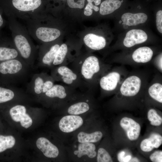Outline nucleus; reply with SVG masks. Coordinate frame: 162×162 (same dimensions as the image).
Returning <instances> with one entry per match:
<instances>
[{
  "instance_id": "dca6fc26",
  "label": "nucleus",
  "mask_w": 162,
  "mask_h": 162,
  "mask_svg": "<svg viewBox=\"0 0 162 162\" xmlns=\"http://www.w3.org/2000/svg\"><path fill=\"white\" fill-rule=\"evenodd\" d=\"M120 75L116 72H112L103 76L99 81V84L103 90L110 91L114 90L119 81Z\"/></svg>"
},
{
  "instance_id": "6ab92c4d",
  "label": "nucleus",
  "mask_w": 162,
  "mask_h": 162,
  "mask_svg": "<svg viewBox=\"0 0 162 162\" xmlns=\"http://www.w3.org/2000/svg\"><path fill=\"white\" fill-rule=\"evenodd\" d=\"M153 53L152 50L150 48L142 47L138 48L134 52L132 58L136 62L146 63L151 59Z\"/></svg>"
},
{
  "instance_id": "20e7f679",
  "label": "nucleus",
  "mask_w": 162,
  "mask_h": 162,
  "mask_svg": "<svg viewBox=\"0 0 162 162\" xmlns=\"http://www.w3.org/2000/svg\"><path fill=\"white\" fill-rule=\"evenodd\" d=\"M26 28L31 37L37 42L46 43L57 39L61 32L58 29L44 25L39 18L26 20Z\"/></svg>"
},
{
  "instance_id": "a18cd8bd",
  "label": "nucleus",
  "mask_w": 162,
  "mask_h": 162,
  "mask_svg": "<svg viewBox=\"0 0 162 162\" xmlns=\"http://www.w3.org/2000/svg\"></svg>"
},
{
  "instance_id": "a878e982",
  "label": "nucleus",
  "mask_w": 162,
  "mask_h": 162,
  "mask_svg": "<svg viewBox=\"0 0 162 162\" xmlns=\"http://www.w3.org/2000/svg\"><path fill=\"white\" fill-rule=\"evenodd\" d=\"M148 92L150 96L153 99L162 103V85L160 83H155L148 88Z\"/></svg>"
},
{
  "instance_id": "58836bf2",
  "label": "nucleus",
  "mask_w": 162,
  "mask_h": 162,
  "mask_svg": "<svg viewBox=\"0 0 162 162\" xmlns=\"http://www.w3.org/2000/svg\"><path fill=\"white\" fill-rule=\"evenodd\" d=\"M88 2L93 3L95 5L97 6L100 4L101 3V0H87Z\"/></svg>"
},
{
  "instance_id": "393cba45",
  "label": "nucleus",
  "mask_w": 162,
  "mask_h": 162,
  "mask_svg": "<svg viewBox=\"0 0 162 162\" xmlns=\"http://www.w3.org/2000/svg\"><path fill=\"white\" fill-rule=\"evenodd\" d=\"M88 100L86 102L80 101L74 103L68 108V113L71 115H78L88 111L90 106Z\"/></svg>"
},
{
  "instance_id": "aec40b11",
  "label": "nucleus",
  "mask_w": 162,
  "mask_h": 162,
  "mask_svg": "<svg viewBox=\"0 0 162 162\" xmlns=\"http://www.w3.org/2000/svg\"><path fill=\"white\" fill-rule=\"evenodd\" d=\"M21 58L14 44L8 46H0V61Z\"/></svg>"
},
{
  "instance_id": "f03ea898",
  "label": "nucleus",
  "mask_w": 162,
  "mask_h": 162,
  "mask_svg": "<svg viewBox=\"0 0 162 162\" xmlns=\"http://www.w3.org/2000/svg\"><path fill=\"white\" fill-rule=\"evenodd\" d=\"M41 0H10L8 8L10 17L25 20L43 17L41 11Z\"/></svg>"
},
{
  "instance_id": "4468645a",
  "label": "nucleus",
  "mask_w": 162,
  "mask_h": 162,
  "mask_svg": "<svg viewBox=\"0 0 162 162\" xmlns=\"http://www.w3.org/2000/svg\"><path fill=\"white\" fill-rule=\"evenodd\" d=\"M75 89L65 84H54L45 94L49 98H57L60 99H64L67 98L68 94L74 92Z\"/></svg>"
},
{
  "instance_id": "bb28decb",
  "label": "nucleus",
  "mask_w": 162,
  "mask_h": 162,
  "mask_svg": "<svg viewBox=\"0 0 162 162\" xmlns=\"http://www.w3.org/2000/svg\"><path fill=\"white\" fill-rule=\"evenodd\" d=\"M15 143V140L13 136L0 135V153L12 148Z\"/></svg>"
},
{
  "instance_id": "9b49d317",
  "label": "nucleus",
  "mask_w": 162,
  "mask_h": 162,
  "mask_svg": "<svg viewBox=\"0 0 162 162\" xmlns=\"http://www.w3.org/2000/svg\"><path fill=\"white\" fill-rule=\"evenodd\" d=\"M83 122L82 119L80 116L68 115L63 117L61 119L59 123V127L62 131L70 133L79 128Z\"/></svg>"
},
{
  "instance_id": "c85d7f7f",
  "label": "nucleus",
  "mask_w": 162,
  "mask_h": 162,
  "mask_svg": "<svg viewBox=\"0 0 162 162\" xmlns=\"http://www.w3.org/2000/svg\"><path fill=\"white\" fill-rule=\"evenodd\" d=\"M147 117L151 125L158 126L162 123V118L153 109L150 110L148 112Z\"/></svg>"
},
{
  "instance_id": "7ed1b4c3",
  "label": "nucleus",
  "mask_w": 162,
  "mask_h": 162,
  "mask_svg": "<svg viewBox=\"0 0 162 162\" xmlns=\"http://www.w3.org/2000/svg\"><path fill=\"white\" fill-rule=\"evenodd\" d=\"M71 64V68L79 76L85 86L88 88H90L95 76L100 70L98 58L95 56H90L82 60L75 61Z\"/></svg>"
},
{
  "instance_id": "5701e85b",
  "label": "nucleus",
  "mask_w": 162,
  "mask_h": 162,
  "mask_svg": "<svg viewBox=\"0 0 162 162\" xmlns=\"http://www.w3.org/2000/svg\"><path fill=\"white\" fill-rule=\"evenodd\" d=\"M103 136L102 133L96 131L91 134L80 132L77 135L78 140L80 143L96 142L100 141Z\"/></svg>"
},
{
  "instance_id": "2eb2a0df",
  "label": "nucleus",
  "mask_w": 162,
  "mask_h": 162,
  "mask_svg": "<svg viewBox=\"0 0 162 162\" xmlns=\"http://www.w3.org/2000/svg\"><path fill=\"white\" fill-rule=\"evenodd\" d=\"M36 146L47 158H56L59 154V150L57 147L45 137L39 138L37 140Z\"/></svg>"
},
{
  "instance_id": "e433bc0d",
  "label": "nucleus",
  "mask_w": 162,
  "mask_h": 162,
  "mask_svg": "<svg viewBox=\"0 0 162 162\" xmlns=\"http://www.w3.org/2000/svg\"><path fill=\"white\" fill-rule=\"evenodd\" d=\"M124 154L125 152L124 151H121L117 155V158L119 162H123V160Z\"/></svg>"
},
{
  "instance_id": "2f4dec72",
  "label": "nucleus",
  "mask_w": 162,
  "mask_h": 162,
  "mask_svg": "<svg viewBox=\"0 0 162 162\" xmlns=\"http://www.w3.org/2000/svg\"><path fill=\"white\" fill-rule=\"evenodd\" d=\"M85 0H67L68 6L71 8L81 9L83 8Z\"/></svg>"
},
{
  "instance_id": "4be33fe9",
  "label": "nucleus",
  "mask_w": 162,
  "mask_h": 162,
  "mask_svg": "<svg viewBox=\"0 0 162 162\" xmlns=\"http://www.w3.org/2000/svg\"><path fill=\"white\" fill-rule=\"evenodd\" d=\"M121 4L119 0H106L101 4L100 13L103 15L111 14L120 7Z\"/></svg>"
},
{
  "instance_id": "b1692460",
  "label": "nucleus",
  "mask_w": 162,
  "mask_h": 162,
  "mask_svg": "<svg viewBox=\"0 0 162 162\" xmlns=\"http://www.w3.org/2000/svg\"><path fill=\"white\" fill-rule=\"evenodd\" d=\"M68 51V47L66 44H63L60 46L53 62L52 68L60 65H65V59Z\"/></svg>"
},
{
  "instance_id": "f704fd0d",
  "label": "nucleus",
  "mask_w": 162,
  "mask_h": 162,
  "mask_svg": "<svg viewBox=\"0 0 162 162\" xmlns=\"http://www.w3.org/2000/svg\"><path fill=\"white\" fill-rule=\"evenodd\" d=\"M149 158L153 162H162V151H157L154 152L150 155Z\"/></svg>"
},
{
  "instance_id": "f8f14e48",
  "label": "nucleus",
  "mask_w": 162,
  "mask_h": 162,
  "mask_svg": "<svg viewBox=\"0 0 162 162\" xmlns=\"http://www.w3.org/2000/svg\"><path fill=\"white\" fill-rule=\"evenodd\" d=\"M120 125L130 140H134L138 139L141 130L140 126L138 123L131 118L124 117L121 120Z\"/></svg>"
},
{
  "instance_id": "c9c22d12",
  "label": "nucleus",
  "mask_w": 162,
  "mask_h": 162,
  "mask_svg": "<svg viewBox=\"0 0 162 162\" xmlns=\"http://www.w3.org/2000/svg\"><path fill=\"white\" fill-rule=\"evenodd\" d=\"M93 13L92 9L87 4L85 8L84 14L86 16H90L92 15Z\"/></svg>"
},
{
  "instance_id": "cd10ccee",
  "label": "nucleus",
  "mask_w": 162,
  "mask_h": 162,
  "mask_svg": "<svg viewBox=\"0 0 162 162\" xmlns=\"http://www.w3.org/2000/svg\"><path fill=\"white\" fill-rule=\"evenodd\" d=\"M14 91L0 87V103L11 100L14 98Z\"/></svg>"
},
{
  "instance_id": "a211bd4d",
  "label": "nucleus",
  "mask_w": 162,
  "mask_h": 162,
  "mask_svg": "<svg viewBox=\"0 0 162 162\" xmlns=\"http://www.w3.org/2000/svg\"><path fill=\"white\" fill-rule=\"evenodd\" d=\"M147 16L144 13L133 14L127 13L122 16V22L126 25L133 26L145 22L147 19Z\"/></svg>"
},
{
  "instance_id": "1a4fd4ad",
  "label": "nucleus",
  "mask_w": 162,
  "mask_h": 162,
  "mask_svg": "<svg viewBox=\"0 0 162 162\" xmlns=\"http://www.w3.org/2000/svg\"><path fill=\"white\" fill-rule=\"evenodd\" d=\"M141 84L140 78L136 76H132L126 78L122 84L120 92L124 96L130 97L136 95L139 92Z\"/></svg>"
},
{
  "instance_id": "c03bdc74",
  "label": "nucleus",
  "mask_w": 162,
  "mask_h": 162,
  "mask_svg": "<svg viewBox=\"0 0 162 162\" xmlns=\"http://www.w3.org/2000/svg\"><path fill=\"white\" fill-rule=\"evenodd\" d=\"M123 0H122V1H121V3H122V2H123Z\"/></svg>"
},
{
  "instance_id": "ddd939ff",
  "label": "nucleus",
  "mask_w": 162,
  "mask_h": 162,
  "mask_svg": "<svg viewBox=\"0 0 162 162\" xmlns=\"http://www.w3.org/2000/svg\"><path fill=\"white\" fill-rule=\"evenodd\" d=\"M147 35L141 29H132L128 32L123 41L124 45L127 47H131L136 44L143 43L147 39Z\"/></svg>"
},
{
  "instance_id": "f3484780",
  "label": "nucleus",
  "mask_w": 162,
  "mask_h": 162,
  "mask_svg": "<svg viewBox=\"0 0 162 162\" xmlns=\"http://www.w3.org/2000/svg\"><path fill=\"white\" fill-rule=\"evenodd\" d=\"M83 40L87 47L94 50H99L104 48L106 44V40L104 37L92 33L85 35Z\"/></svg>"
},
{
  "instance_id": "a19ab883",
  "label": "nucleus",
  "mask_w": 162,
  "mask_h": 162,
  "mask_svg": "<svg viewBox=\"0 0 162 162\" xmlns=\"http://www.w3.org/2000/svg\"><path fill=\"white\" fill-rule=\"evenodd\" d=\"M139 160L136 158H131L129 162H139Z\"/></svg>"
},
{
  "instance_id": "37998d69",
  "label": "nucleus",
  "mask_w": 162,
  "mask_h": 162,
  "mask_svg": "<svg viewBox=\"0 0 162 162\" xmlns=\"http://www.w3.org/2000/svg\"><path fill=\"white\" fill-rule=\"evenodd\" d=\"M159 65L160 68L162 70V57H161L159 61Z\"/></svg>"
},
{
  "instance_id": "473e14b6",
  "label": "nucleus",
  "mask_w": 162,
  "mask_h": 162,
  "mask_svg": "<svg viewBox=\"0 0 162 162\" xmlns=\"http://www.w3.org/2000/svg\"><path fill=\"white\" fill-rule=\"evenodd\" d=\"M140 147L141 149L145 152H150L154 148L151 145L148 138L145 139L141 142Z\"/></svg>"
},
{
  "instance_id": "423d86ee",
  "label": "nucleus",
  "mask_w": 162,
  "mask_h": 162,
  "mask_svg": "<svg viewBox=\"0 0 162 162\" xmlns=\"http://www.w3.org/2000/svg\"><path fill=\"white\" fill-rule=\"evenodd\" d=\"M29 66L21 58L11 59L0 64V73L12 76L15 80L25 74L24 73L28 70V67Z\"/></svg>"
},
{
  "instance_id": "f257e3e1",
  "label": "nucleus",
  "mask_w": 162,
  "mask_h": 162,
  "mask_svg": "<svg viewBox=\"0 0 162 162\" xmlns=\"http://www.w3.org/2000/svg\"><path fill=\"white\" fill-rule=\"evenodd\" d=\"M9 25L16 48L23 61L30 65L36 58L37 50L26 28L13 17H9Z\"/></svg>"
},
{
  "instance_id": "c756f323",
  "label": "nucleus",
  "mask_w": 162,
  "mask_h": 162,
  "mask_svg": "<svg viewBox=\"0 0 162 162\" xmlns=\"http://www.w3.org/2000/svg\"><path fill=\"white\" fill-rule=\"evenodd\" d=\"M97 161L98 162H112L113 161L109 153L103 148H100L98 150Z\"/></svg>"
},
{
  "instance_id": "7c9ffc66",
  "label": "nucleus",
  "mask_w": 162,
  "mask_h": 162,
  "mask_svg": "<svg viewBox=\"0 0 162 162\" xmlns=\"http://www.w3.org/2000/svg\"><path fill=\"white\" fill-rule=\"evenodd\" d=\"M151 145L154 148H158L162 143V137L159 134L153 133L148 138Z\"/></svg>"
},
{
  "instance_id": "9d476101",
  "label": "nucleus",
  "mask_w": 162,
  "mask_h": 162,
  "mask_svg": "<svg viewBox=\"0 0 162 162\" xmlns=\"http://www.w3.org/2000/svg\"><path fill=\"white\" fill-rule=\"evenodd\" d=\"M26 112L25 107L21 105L15 106L10 110V114L12 119L16 122H20L22 126L27 128L32 125V121Z\"/></svg>"
},
{
  "instance_id": "72a5a7b5",
  "label": "nucleus",
  "mask_w": 162,
  "mask_h": 162,
  "mask_svg": "<svg viewBox=\"0 0 162 162\" xmlns=\"http://www.w3.org/2000/svg\"><path fill=\"white\" fill-rule=\"evenodd\" d=\"M156 23L157 28L161 33H162V11H158L156 14Z\"/></svg>"
},
{
  "instance_id": "4c0bfd02",
  "label": "nucleus",
  "mask_w": 162,
  "mask_h": 162,
  "mask_svg": "<svg viewBox=\"0 0 162 162\" xmlns=\"http://www.w3.org/2000/svg\"><path fill=\"white\" fill-rule=\"evenodd\" d=\"M87 4L92 9H93L95 11H98L99 10V8L94 5L91 2H88Z\"/></svg>"
},
{
  "instance_id": "6e6552de",
  "label": "nucleus",
  "mask_w": 162,
  "mask_h": 162,
  "mask_svg": "<svg viewBox=\"0 0 162 162\" xmlns=\"http://www.w3.org/2000/svg\"><path fill=\"white\" fill-rule=\"evenodd\" d=\"M60 46L58 44H54L50 46L43 45L40 47L39 59L41 65L52 68L53 62Z\"/></svg>"
},
{
  "instance_id": "ea45409f",
  "label": "nucleus",
  "mask_w": 162,
  "mask_h": 162,
  "mask_svg": "<svg viewBox=\"0 0 162 162\" xmlns=\"http://www.w3.org/2000/svg\"><path fill=\"white\" fill-rule=\"evenodd\" d=\"M132 158L130 155H128L124 158L123 162H129V160Z\"/></svg>"
},
{
  "instance_id": "79ce46f5",
  "label": "nucleus",
  "mask_w": 162,
  "mask_h": 162,
  "mask_svg": "<svg viewBox=\"0 0 162 162\" xmlns=\"http://www.w3.org/2000/svg\"><path fill=\"white\" fill-rule=\"evenodd\" d=\"M3 23V20L2 15L0 14V27H1Z\"/></svg>"
},
{
  "instance_id": "412c9836",
  "label": "nucleus",
  "mask_w": 162,
  "mask_h": 162,
  "mask_svg": "<svg viewBox=\"0 0 162 162\" xmlns=\"http://www.w3.org/2000/svg\"><path fill=\"white\" fill-rule=\"evenodd\" d=\"M95 145L91 142L80 143L77 150V157L81 158L82 156L87 155L90 158H93L96 155Z\"/></svg>"
},
{
  "instance_id": "0eeeda50",
  "label": "nucleus",
  "mask_w": 162,
  "mask_h": 162,
  "mask_svg": "<svg viewBox=\"0 0 162 162\" xmlns=\"http://www.w3.org/2000/svg\"><path fill=\"white\" fill-rule=\"evenodd\" d=\"M55 80L51 76L46 74L41 73L35 75L32 81L31 89L36 94H45L54 85Z\"/></svg>"
},
{
  "instance_id": "39448f33",
  "label": "nucleus",
  "mask_w": 162,
  "mask_h": 162,
  "mask_svg": "<svg viewBox=\"0 0 162 162\" xmlns=\"http://www.w3.org/2000/svg\"><path fill=\"white\" fill-rule=\"evenodd\" d=\"M52 69L51 76L55 81L61 82L75 89L85 86L78 74L67 65H60Z\"/></svg>"
}]
</instances>
